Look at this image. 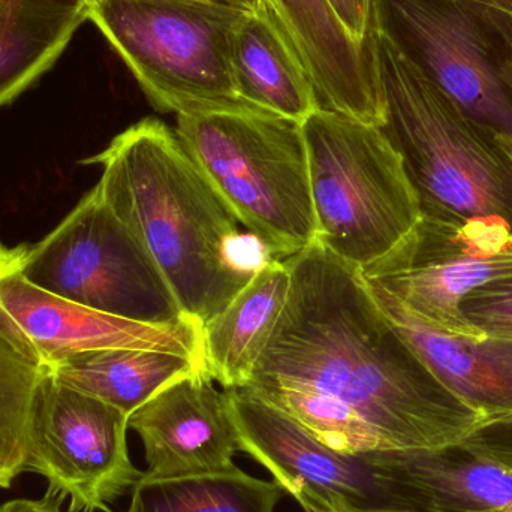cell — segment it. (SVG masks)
<instances>
[{
	"label": "cell",
	"instance_id": "4fadbf2b",
	"mask_svg": "<svg viewBox=\"0 0 512 512\" xmlns=\"http://www.w3.org/2000/svg\"><path fill=\"white\" fill-rule=\"evenodd\" d=\"M146 451L150 480L234 471L239 432L227 390L207 373L194 372L162 388L128 420Z\"/></svg>",
	"mask_w": 512,
	"mask_h": 512
},
{
	"label": "cell",
	"instance_id": "83f0119b",
	"mask_svg": "<svg viewBox=\"0 0 512 512\" xmlns=\"http://www.w3.org/2000/svg\"><path fill=\"white\" fill-rule=\"evenodd\" d=\"M222 2L230 3V5L243 9L246 12H254L259 8L261 0H222Z\"/></svg>",
	"mask_w": 512,
	"mask_h": 512
},
{
	"label": "cell",
	"instance_id": "5bb4252c",
	"mask_svg": "<svg viewBox=\"0 0 512 512\" xmlns=\"http://www.w3.org/2000/svg\"><path fill=\"white\" fill-rule=\"evenodd\" d=\"M315 89L319 110L384 125L373 44L355 41L328 0H261Z\"/></svg>",
	"mask_w": 512,
	"mask_h": 512
},
{
	"label": "cell",
	"instance_id": "cb8c5ba5",
	"mask_svg": "<svg viewBox=\"0 0 512 512\" xmlns=\"http://www.w3.org/2000/svg\"><path fill=\"white\" fill-rule=\"evenodd\" d=\"M462 444L477 456L512 471V423L478 426Z\"/></svg>",
	"mask_w": 512,
	"mask_h": 512
},
{
	"label": "cell",
	"instance_id": "f546056e",
	"mask_svg": "<svg viewBox=\"0 0 512 512\" xmlns=\"http://www.w3.org/2000/svg\"><path fill=\"white\" fill-rule=\"evenodd\" d=\"M481 512H512V510H492V511H481Z\"/></svg>",
	"mask_w": 512,
	"mask_h": 512
},
{
	"label": "cell",
	"instance_id": "603a6c76",
	"mask_svg": "<svg viewBox=\"0 0 512 512\" xmlns=\"http://www.w3.org/2000/svg\"><path fill=\"white\" fill-rule=\"evenodd\" d=\"M460 310L469 324L481 333L512 337V277L466 295Z\"/></svg>",
	"mask_w": 512,
	"mask_h": 512
},
{
	"label": "cell",
	"instance_id": "3957f363",
	"mask_svg": "<svg viewBox=\"0 0 512 512\" xmlns=\"http://www.w3.org/2000/svg\"><path fill=\"white\" fill-rule=\"evenodd\" d=\"M373 53L385 104L381 129L402 158L421 216H496L512 228L511 156L375 30Z\"/></svg>",
	"mask_w": 512,
	"mask_h": 512
},
{
	"label": "cell",
	"instance_id": "9a60e30c",
	"mask_svg": "<svg viewBox=\"0 0 512 512\" xmlns=\"http://www.w3.org/2000/svg\"><path fill=\"white\" fill-rule=\"evenodd\" d=\"M366 285L385 318L439 379L477 412L480 426L512 423V337L484 334L468 339L439 333L387 292Z\"/></svg>",
	"mask_w": 512,
	"mask_h": 512
},
{
	"label": "cell",
	"instance_id": "484cf974",
	"mask_svg": "<svg viewBox=\"0 0 512 512\" xmlns=\"http://www.w3.org/2000/svg\"><path fill=\"white\" fill-rule=\"evenodd\" d=\"M0 512H65L51 499H12L0 504Z\"/></svg>",
	"mask_w": 512,
	"mask_h": 512
},
{
	"label": "cell",
	"instance_id": "ffe728a7",
	"mask_svg": "<svg viewBox=\"0 0 512 512\" xmlns=\"http://www.w3.org/2000/svg\"><path fill=\"white\" fill-rule=\"evenodd\" d=\"M194 372H204L203 367L183 355L110 348L81 352L48 373L131 417L162 388Z\"/></svg>",
	"mask_w": 512,
	"mask_h": 512
},
{
	"label": "cell",
	"instance_id": "5b68a950",
	"mask_svg": "<svg viewBox=\"0 0 512 512\" xmlns=\"http://www.w3.org/2000/svg\"><path fill=\"white\" fill-rule=\"evenodd\" d=\"M246 11L222 0H93L89 20L162 113L252 108L233 78V42ZM256 110V108H255Z\"/></svg>",
	"mask_w": 512,
	"mask_h": 512
},
{
	"label": "cell",
	"instance_id": "277c9868",
	"mask_svg": "<svg viewBox=\"0 0 512 512\" xmlns=\"http://www.w3.org/2000/svg\"><path fill=\"white\" fill-rule=\"evenodd\" d=\"M176 134L237 221L273 258L315 245L301 123L245 108L177 116Z\"/></svg>",
	"mask_w": 512,
	"mask_h": 512
},
{
	"label": "cell",
	"instance_id": "2e32d148",
	"mask_svg": "<svg viewBox=\"0 0 512 512\" xmlns=\"http://www.w3.org/2000/svg\"><path fill=\"white\" fill-rule=\"evenodd\" d=\"M360 454L402 484L415 512L512 510V471L463 444Z\"/></svg>",
	"mask_w": 512,
	"mask_h": 512
},
{
	"label": "cell",
	"instance_id": "e0dca14e",
	"mask_svg": "<svg viewBox=\"0 0 512 512\" xmlns=\"http://www.w3.org/2000/svg\"><path fill=\"white\" fill-rule=\"evenodd\" d=\"M291 273L270 259L245 288L201 327L203 369L225 390L248 384L288 300Z\"/></svg>",
	"mask_w": 512,
	"mask_h": 512
},
{
	"label": "cell",
	"instance_id": "7c38bea8",
	"mask_svg": "<svg viewBox=\"0 0 512 512\" xmlns=\"http://www.w3.org/2000/svg\"><path fill=\"white\" fill-rule=\"evenodd\" d=\"M0 339L47 372L81 352L110 348L171 352L203 367L200 325L143 324L57 297L29 282L21 271L17 246L2 242Z\"/></svg>",
	"mask_w": 512,
	"mask_h": 512
},
{
	"label": "cell",
	"instance_id": "8992f818",
	"mask_svg": "<svg viewBox=\"0 0 512 512\" xmlns=\"http://www.w3.org/2000/svg\"><path fill=\"white\" fill-rule=\"evenodd\" d=\"M318 243L357 270L393 252L421 218L402 158L379 126L316 110L301 123Z\"/></svg>",
	"mask_w": 512,
	"mask_h": 512
},
{
	"label": "cell",
	"instance_id": "52a82bcc",
	"mask_svg": "<svg viewBox=\"0 0 512 512\" xmlns=\"http://www.w3.org/2000/svg\"><path fill=\"white\" fill-rule=\"evenodd\" d=\"M384 36L512 158V15L469 0H373Z\"/></svg>",
	"mask_w": 512,
	"mask_h": 512
},
{
	"label": "cell",
	"instance_id": "6da1fadb",
	"mask_svg": "<svg viewBox=\"0 0 512 512\" xmlns=\"http://www.w3.org/2000/svg\"><path fill=\"white\" fill-rule=\"evenodd\" d=\"M243 390L342 453L462 444L481 420L385 318L360 270L315 243Z\"/></svg>",
	"mask_w": 512,
	"mask_h": 512
},
{
	"label": "cell",
	"instance_id": "4316f807",
	"mask_svg": "<svg viewBox=\"0 0 512 512\" xmlns=\"http://www.w3.org/2000/svg\"><path fill=\"white\" fill-rule=\"evenodd\" d=\"M469 2L492 6V8L499 9V11L508 12V14L512 15V0H469Z\"/></svg>",
	"mask_w": 512,
	"mask_h": 512
},
{
	"label": "cell",
	"instance_id": "d4e9b609",
	"mask_svg": "<svg viewBox=\"0 0 512 512\" xmlns=\"http://www.w3.org/2000/svg\"><path fill=\"white\" fill-rule=\"evenodd\" d=\"M355 41L373 44V0H328Z\"/></svg>",
	"mask_w": 512,
	"mask_h": 512
},
{
	"label": "cell",
	"instance_id": "9c48e42d",
	"mask_svg": "<svg viewBox=\"0 0 512 512\" xmlns=\"http://www.w3.org/2000/svg\"><path fill=\"white\" fill-rule=\"evenodd\" d=\"M418 321L454 337L484 336L460 310L477 289L512 277V228L496 216L453 222L421 216L411 234L360 271Z\"/></svg>",
	"mask_w": 512,
	"mask_h": 512
},
{
	"label": "cell",
	"instance_id": "ba28073f",
	"mask_svg": "<svg viewBox=\"0 0 512 512\" xmlns=\"http://www.w3.org/2000/svg\"><path fill=\"white\" fill-rule=\"evenodd\" d=\"M17 254L29 282L72 303L143 324L191 321L98 186L45 239L18 245Z\"/></svg>",
	"mask_w": 512,
	"mask_h": 512
},
{
	"label": "cell",
	"instance_id": "ac0fdd59",
	"mask_svg": "<svg viewBox=\"0 0 512 512\" xmlns=\"http://www.w3.org/2000/svg\"><path fill=\"white\" fill-rule=\"evenodd\" d=\"M231 66L237 95L249 107L298 123L318 110L309 75L261 3L237 27Z\"/></svg>",
	"mask_w": 512,
	"mask_h": 512
},
{
	"label": "cell",
	"instance_id": "4dcf8cb0",
	"mask_svg": "<svg viewBox=\"0 0 512 512\" xmlns=\"http://www.w3.org/2000/svg\"><path fill=\"white\" fill-rule=\"evenodd\" d=\"M87 2H93V0H87Z\"/></svg>",
	"mask_w": 512,
	"mask_h": 512
},
{
	"label": "cell",
	"instance_id": "7402d4cb",
	"mask_svg": "<svg viewBox=\"0 0 512 512\" xmlns=\"http://www.w3.org/2000/svg\"><path fill=\"white\" fill-rule=\"evenodd\" d=\"M47 370L30 363L0 339V487L24 471L30 423Z\"/></svg>",
	"mask_w": 512,
	"mask_h": 512
},
{
	"label": "cell",
	"instance_id": "f1b7e54d",
	"mask_svg": "<svg viewBox=\"0 0 512 512\" xmlns=\"http://www.w3.org/2000/svg\"><path fill=\"white\" fill-rule=\"evenodd\" d=\"M301 507L304 508V511L306 512H331L328 510H325L324 507H321V505L316 504V502L313 501H300Z\"/></svg>",
	"mask_w": 512,
	"mask_h": 512
},
{
	"label": "cell",
	"instance_id": "8fae6325",
	"mask_svg": "<svg viewBox=\"0 0 512 512\" xmlns=\"http://www.w3.org/2000/svg\"><path fill=\"white\" fill-rule=\"evenodd\" d=\"M240 450L297 502L331 512H415L402 484L361 454L342 453L243 388L227 390Z\"/></svg>",
	"mask_w": 512,
	"mask_h": 512
},
{
	"label": "cell",
	"instance_id": "30bf717a",
	"mask_svg": "<svg viewBox=\"0 0 512 512\" xmlns=\"http://www.w3.org/2000/svg\"><path fill=\"white\" fill-rule=\"evenodd\" d=\"M128 415L89 394L42 379L30 423L24 471L47 478L71 512L107 510L143 477L129 459Z\"/></svg>",
	"mask_w": 512,
	"mask_h": 512
},
{
	"label": "cell",
	"instance_id": "7a4b0ae2",
	"mask_svg": "<svg viewBox=\"0 0 512 512\" xmlns=\"http://www.w3.org/2000/svg\"><path fill=\"white\" fill-rule=\"evenodd\" d=\"M102 168L99 191L146 249L186 318L203 327L273 258L158 119L141 120L81 161Z\"/></svg>",
	"mask_w": 512,
	"mask_h": 512
},
{
	"label": "cell",
	"instance_id": "d6986e66",
	"mask_svg": "<svg viewBox=\"0 0 512 512\" xmlns=\"http://www.w3.org/2000/svg\"><path fill=\"white\" fill-rule=\"evenodd\" d=\"M87 0H0V107L29 89L89 20Z\"/></svg>",
	"mask_w": 512,
	"mask_h": 512
},
{
	"label": "cell",
	"instance_id": "44dd1931",
	"mask_svg": "<svg viewBox=\"0 0 512 512\" xmlns=\"http://www.w3.org/2000/svg\"><path fill=\"white\" fill-rule=\"evenodd\" d=\"M282 496L276 481L258 480L239 468L173 480L141 477L126 512H274Z\"/></svg>",
	"mask_w": 512,
	"mask_h": 512
}]
</instances>
